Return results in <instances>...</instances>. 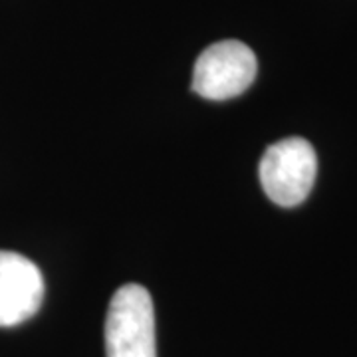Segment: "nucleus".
I'll list each match as a JSON object with an SVG mask.
<instances>
[{
  "mask_svg": "<svg viewBox=\"0 0 357 357\" xmlns=\"http://www.w3.org/2000/svg\"><path fill=\"white\" fill-rule=\"evenodd\" d=\"M105 357H157L153 300L139 284H123L109 302Z\"/></svg>",
  "mask_w": 357,
  "mask_h": 357,
  "instance_id": "f257e3e1",
  "label": "nucleus"
},
{
  "mask_svg": "<svg viewBox=\"0 0 357 357\" xmlns=\"http://www.w3.org/2000/svg\"><path fill=\"white\" fill-rule=\"evenodd\" d=\"M318 157L302 137H288L268 147L258 167L262 189L272 203L296 206L304 203L314 187Z\"/></svg>",
  "mask_w": 357,
  "mask_h": 357,
  "instance_id": "f03ea898",
  "label": "nucleus"
},
{
  "mask_svg": "<svg viewBox=\"0 0 357 357\" xmlns=\"http://www.w3.org/2000/svg\"><path fill=\"white\" fill-rule=\"evenodd\" d=\"M256 72L255 52L238 40H222L211 44L195 62L192 91L213 102L230 100L252 86Z\"/></svg>",
  "mask_w": 357,
  "mask_h": 357,
  "instance_id": "7ed1b4c3",
  "label": "nucleus"
},
{
  "mask_svg": "<svg viewBox=\"0 0 357 357\" xmlns=\"http://www.w3.org/2000/svg\"><path fill=\"white\" fill-rule=\"evenodd\" d=\"M44 278L26 256L0 250V328H14L42 306Z\"/></svg>",
  "mask_w": 357,
  "mask_h": 357,
  "instance_id": "20e7f679",
  "label": "nucleus"
}]
</instances>
